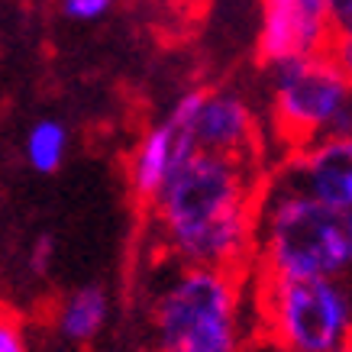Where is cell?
<instances>
[{
    "mask_svg": "<svg viewBox=\"0 0 352 352\" xmlns=\"http://www.w3.org/2000/svg\"><path fill=\"white\" fill-rule=\"evenodd\" d=\"M330 55L340 62L342 75L349 78V85H352V30H342V32H336V36H333Z\"/></svg>",
    "mask_w": 352,
    "mask_h": 352,
    "instance_id": "cell-14",
    "label": "cell"
},
{
    "mask_svg": "<svg viewBox=\"0 0 352 352\" xmlns=\"http://www.w3.org/2000/svg\"><path fill=\"white\" fill-rule=\"evenodd\" d=\"M268 342L281 352H340L352 346L349 278H268L258 285Z\"/></svg>",
    "mask_w": 352,
    "mask_h": 352,
    "instance_id": "cell-4",
    "label": "cell"
},
{
    "mask_svg": "<svg viewBox=\"0 0 352 352\" xmlns=\"http://www.w3.org/2000/svg\"><path fill=\"white\" fill-rule=\"evenodd\" d=\"M333 36L327 0H262L258 52L268 65L330 52Z\"/></svg>",
    "mask_w": 352,
    "mask_h": 352,
    "instance_id": "cell-7",
    "label": "cell"
},
{
    "mask_svg": "<svg viewBox=\"0 0 352 352\" xmlns=\"http://www.w3.org/2000/svg\"><path fill=\"white\" fill-rule=\"evenodd\" d=\"M162 243L178 265L239 272L256 249L258 201L243 159L197 152L155 201Z\"/></svg>",
    "mask_w": 352,
    "mask_h": 352,
    "instance_id": "cell-1",
    "label": "cell"
},
{
    "mask_svg": "<svg viewBox=\"0 0 352 352\" xmlns=\"http://www.w3.org/2000/svg\"><path fill=\"white\" fill-rule=\"evenodd\" d=\"M340 352H352V346H346V349H340Z\"/></svg>",
    "mask_w": 352,
    "mask_h": 352,
    "instance_id": "cell-17",
    "label": "cell"
},
{
    "mask_svg": "<svg viewBox=\"0 0 352 352\" xmlns=\"http://www.w3.org/2000/svg\"><path fill=\"white\" fill-rule=\"evenodd\" d=\"M204 91L178 97L171 110L139 139L129 159V188L139 201L155 204L171 178L201 152L197 146V110Z\"/></svg>",
    "mask_w": 352,
    "mask_h": 352,
    "instance_id": "cell-6",
    "label": "cell"
},
{
    "mask_svg": "<svg viewBox=\"0 0 352 352\" xmlns=\"http://www.w3.org/2000/svg\"><path fill=\"white\" fill-rule=\"evenodd\" d=\"M107 314H110V300L104 291L94 288V285L78 288L62 300V310H58V333L72 342H87L104 330Z\"/></svg>",
    "mask_w": 352,
    "mask_h": 352,
    "instance_id": "cell-10",
    "label": "cell"
},
{
    "mask_svg": "<svg viewBox=\"0 0 352 352\" xmlns=\"http://www.w3.org/2000/svg\"><path fill=\"white\" fill-rule=\"evenodd\" d=\"M239 272L178 265L152 304L155 352H243Z\"/></svg>",
    "mask_w": 352,
    "mask_h": 352,
    "instance_id": "cell-3",
    "label": "cell"
},
{
    "mask_svg": "<svg viewBox=\"0 0 352 352\" xmlns=\"http://www.w3.org/2000/svg\"><path fill=\"white\" fill-rule=\"evenodd\" d=\"M68 155V129L58 120H36L23 139V159L36 175H55Z\"/></svg>",
    "mask_w": 352,
    "mask_h": 352,
    "instance_id": "cell-11",
    "label": "cell"
},
{
    "mask_svg": "<svg viewBox=\"0 0 352 352\" xmlns=\"http://www.w3.org/2000/svg\"><path fill=\"white\" fill-rule=\"evenodd\" d=\"M327 10H330L333 30H352V0H327Z\"/></svg>",
    "mask_w": 352,
    "mask_h": 352,
    "instance_id": "cell-15",
    "label": "cell"
},
{
    "mask_svg": "<svg viewBox=\"0 0 352 352\" xmlns=\"http://www.w3.org/2000/svg\"><path fill=\"white\" fill-rule=\"evenodd\" d=\"M52 258H55V239L49 233L36 236V243L30 245V258H26V262H30V275H36V278L49 275Z\"/></svg>",
    "mask_w": 352,
    "mask_h": 352,
    "instance_id": "cell-13",
    "label": "cell"
},
{
    "mask_svg": "<svg viewBox=\"0 0 352 352\" xmlns=\"http://www.w3.org/2000/svg\"><path fill=\"white\" fill-rule=\"evenodd\" d=\"M58 7L68 20L75 23H94L113 7V0H58Z\"/></svg>",
    "mask_w": 352,
    "mask_h": 352,
    "instance_id": "cell-12",
    "label": "cell"
},
{
    "mask_svg": "<svg viewBox=\"0 0 352 352\" xmlns=\"http://www.w3.org/2000/svg\"><path fill=\"white\" fill-rule=\"evenodd\" d=\"M256 256L268 278H346L352 272V214L278 175L258 201Z\"/></svg>",
    "mask_w": 352,
    "mask_h": 352,
    "instance_id": "cell-2",
    "label": "cell"
},
{
    "mask_svg": "<svg viewBox=\"0 0 352 352\" xmlns=\"http://www.w3.org/2000/svg\"><path fill=\"white\" fill-rule=\"evenodd\" d=\"M272 68V117L294 149L352 136V85L330 52Z\"/></svg>",
    "mask_w": 352,
    "mask_h": 352,
    "instance_id": "cell-5",
    "label": "cell"
},
{
    "mask_svg": "<svg viewBox=\"0 0 352 352\" xmlns=\"http://www.w3.org/2000/svg\"><path fill=\"white\" fill-rule=\"evenodd\" d=\"M0 352H30L13 323H0Z\"/></svg>",
    "mask_w": 352,
    "mask_h": 352,
    "instance_id": "cell-16",
    "label": "cell"
},
{
    "mask_svg": "<svg viewBox=\"0 0 352 352\" xmlns=\"http://www.w3.org/2000/svg\"><path fill=\"white\" fill-rule=\"evenodd\" d=\"M281 175L317 201L352 214V136L323 139L298 149Z\"/></svg>",
    "mask_w": 352,
    "mask_h": 352,
    "instance_id": "cell-8",
    "label": "cell"
},
{
    "mask_svg": "<svg viewBox=\"0 0 352 352\" xmlns=\"http://www.w3.org/2000/svg\"><path fill=\"white\" fill-rule=\"evenodd\" d=\"M252 142H256V117L243 97L230 91H214L201 97V110H197L201 152L245 162V155L252 152Z\"/></svg>",
    "mask_w": 352,
    "mask_h": 352,
    "instance_id": "cell-9",
    "label": "cell"
}]
</instances>
